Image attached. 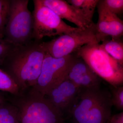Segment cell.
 Masks as SVG:
<instances>
[{"mask_svg":"<svg viewBox=\"0 0 123 123\" xmlns=\"http://www.w3.org/2000/svg\"><path fill=\"white\" fill-rule=\"evenodd\" d=\"M41 42L33 40L18 46L0 66L17 84L21 92L32 88L37 81L46 54Z\"/></svg>","mask_w":123,"mask_h":123,"instance_id":"1","label":"cell"},{"mask_svg":"<svg viewBox=\"0 0 123 123\" xmlns=\"http://www.w3.org/2000/svg\"><path fill=\"white\" fill-rule=\"evenodd\" d=\"M112 106L110 91L100 85L80 89L68 114L74 123H107Z\"/></svg>","mask_w":123,"mask_h":123,"instance_id":"2","label":"cell"},{"mask_svg":"<svg viewBox=\"0 0 123 123\" xmlns=\"http://www.w3.org/2000/svg\"><path fill=\"white\" fill-rule=\"evenodd\" d=\"M14 96L11 102L17 110L19 123H65L63 113L31 88Z\"/></svg>","mask_w":123,"mask_h":123,"instance_id":"3","label":"cell"},{"mask_svg":"<svg viewBox=\"0 0 123 123\" xmlns=\"http://www.w3.org/2000/svg\"><path fill=\"white\" fill-rule=\"evenodd\" d=\"M101 79L114 86H123V68L98 43L85 44L74 53Z\"/></svg>","mask_w":123,"mask_h":123,"instance_id":"4","label":"cell"},{"mask_svg":"<svg viewBox=\"0 0 123 123\" xmlns=\"http://www.w3.org/2000/svg\"><path fill=\"white\" fill-rule=\"evenodd\" d=\"M29 0H11L9 15L5 29V39L17 46L34 40V20L28 8Z\"/></svg>","mask_w":123,"mask_h":123,"instance_id":"5","label":"cell"},{"mask_svg":"<svg viewBox=\"0 0 123 123\" xmlns=\"http://www.w3.org/2000/svg\"><path fill=\"white\" fill-rule=\"evenodd\" d=\"M76 57L73 53L61 58H55L46 53L37 81L31 89L46 96L67 78Z\"/></svg>","mask_w":123,"mask_h":123,"instance_id":"6","label":"cell"},{"mask_svg":"<svg viewBox=\"0 0 123 123\" xmlns=\"http://www.w3.org/2000/svg\"><path fill=\"white\" fill-rule=\"evenodd\" d=\"M95 34V24L86 29L79 28L49 42H41L40 46L45 53L54 58H61L74 53L85 44L98 43Z\"/></svg>","mask_w":123,"mask_h":123,"instance_id":"7","label":"cell"},{"mask_svg":"<svg viewBox=\"0 0 123 123\" xmlns=\"http://www.w3.org/2000/svg\"><path fill=\"white\" fill-rule=\"evenodd\" d=\"M33 2L34 40L41 41L46 36H59L79 29L66 24L51 10L43 4L41 0H34Z\"/></svg>","mask_w":123,"mask_h":123,"instance_id":"8","label":"cell"},{"mask_svg":"<svg viewBox=\"0 0 123 123\" xmlns=\"http://www.w3.org/2000/svg\"><path fill=\"white\" fill-rule=\"evenodd\" d=\"M98 18L95 24L97 43L110 36L113 40H119L123 35V21L117 15L104 7L99 0L97 6Z\"/></svg>","mask_w":123,"mask_h":123,"instance_id":"9","label":"cell"},{"mask_svg":"<svg viewBox=\"0 0 123 123\" xmlns=\"http://www.w3.org/2000/svg\"><path fill=\"white\" fill-rule=\"evenodd\" d=\"M80 89L67 77L45 96L64 115L70 111Z\"/></svg>","mask_w":123,"mask_h":123,"instance_id":"10","label":"cell"},{"mask_svg":"<svg viewBox=\"0 0 123 123\" xmlns=\"http://www.w3.org/2000/svg\"><path fill=\"white\" fill-rule=\"evenodd\" d=\"M76 56L68 74V79L80 89L100 85L102 79L83 60Z\"/></svg>","mask_w":123,"mask_h":123,"instance_id":"11","label":"cell"},{"mask_svg":"<svg viewBox=\"0 0 123 123\" xmlns=\"http://www.w3.org/2000/svg\"><path fill=\"white\" fill-rule=\"evenodd\" d=\"M41 1L43 4L51 10L61 19H65L72 23L78 28L86 29L92 26L90 25L74 7L66 1L41 0Z\"/></svg>","mask_w":123,"mask_h":123,"instance_id":"12","label":"cell"},{"mask_svg":"<svg viewBox=\"0 0 123 123\" xmlns=\"http://www.w3.org/2000/svg\"><path fill=\"white\" fill-rule=\"evenodd\" d=\"M99 0H68L66 1L90 26L94 25L93 18Z\"/></svg>","mask_w":123,"mask_h":123,"instance_id":"13","label":"cell"},{"mask_svg":"<svg viewBox=\"0 0 123 123\" xmlns=\"http://www.w3.org/2000/svg\"><path fill=\"white\" fill-rule=\"evenodd\" d=\"M100 44L102 48L108 55L123 66V44L119 40H110L108 38Z\"/></svg>","mask_w":123,"mask_h":123,"instance_id":"14","label":"cell"},{"mask_svg":"<svg viewBox=\"0 0 123 123\" xmlns=\"http://www.w3.org/2000/svg\"><path fill=\"white\" fill-rule=\"evenodd\" d=\"M0 123H19L17 110L12 102L0 105Z\"/></svg>","mask_w":123,"mask_h":123,"instance_id":"15","label":"cell"},{"mask_svg":"<svg viewBox=\"0 0 123 123\" xmlns=\"http://www.w3.org/2000/svg\"><path fill=\"white\" fill-rule=\"evenodd\" d=\"M0 91L17 96L21 91L17 84L8 75L0 68Z\"/></svg>","mask_w":123,"mask_h":123,"instance_id":"16","label":"cell"},{"mask_svg":"<svg viewBox=\"0 0 123 123\" xmlns=\"http://www.w3.org/2000/svg\"><path fill=\"white\" fill-rule=\"evenodd\" d=\"M11 0H0V38H4L5 29L9 15Z\"/></svg>","mask_w":123,"mask_h":123,"instance_id":"17","label":"cell"},{"mask_svg":"<svg viewBox=\"0 0 123 123\" xmlns=\"http://www.w3.org/2000/svg\"><path fill=\"white\" fill-rule=\"evenodd\" d=\"M110 91L113 106L120 111L123 110V86H111Z\"/></svg>","mask_w":123,"mask_h":123,"instance_id":"18","label":"cell"},{"mask_svg":"<svg viewBox=\"0 0 123 123\" xmlns=\"http://www.w3.org/2000/svg\"><path fill=\"white\" fill-rule=\"evenodd\" d=\"M18 46L4 38H0V66L6 57Z\"/></svg>","mask_w":123,"mask_h":123,"instance_id":"19","label":"cell"},{"mask_svg":"<svg viewBox=\"0 0 123 123\" xmlns=\"http://www.w3.org/2000/svg\"><path fill=\"white\" fill-rule=\"evenodd\" d=\"M100 1L104 7L116 15L123 12V0H100Z\"/></svg>","mask_w":123,"mask_h":123,"instance_id":"20","label":"cell"},{"mask_svg":"<svg viewBox=\"0 0 123 123\" xmlns=\"http://www.w3.org/2000/svg\"><path fill=\"white\" fill-rule=\"evenodd\" d=\"M107 123H123V111L111 116Z\"/></svg>","mask_w":123,"mask_h":123,"instance_id":"21","label":"cell"},{"mask_svg":"<svg viewBox=\"0 0 123 123\" xmlns=\"http://www.w3.org/2000/svg\"><path fill=\"white\" fill-rule=\"evenodd\" d=\"M5 99L4 97L2 96L1 94L0 93V105H1L2 104L6 102Z\"/></svg>","mask_w":123,"mask_h":123,"instance_id":"22","label":"cell"},{"mask_svg":"<svg viewBox=\"0 0 123 123\" xmlns=\"http://www.w3.org/2000/svg\"></svg>","mask_w":123,"mask_h":123,"instance_id":"23","label":"cell"}]
</instances>
